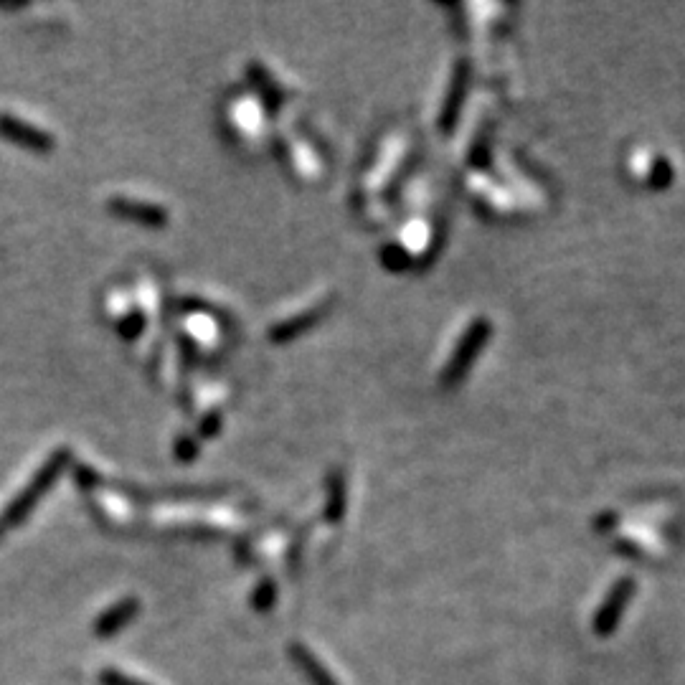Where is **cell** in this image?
Returning a JSON list of instances; mask_svg holds the SVG:
<instances>
[{
	"mask_svg": "<svg viewBox=\"0 0 685 685\" xmlns=\"http://www.w3.org/2000/svg\"><path fill=\"white\" fill-rule=\"evenodd\" d=\"M632 592H635L632 579H622L614 584L612 592L607 594V599H604L602 607H599L597 617H594V635L597 637L614 635L617 625H620L622 617H625V609H627V604H630Z\"/></svg>",
	"mask_w": 685,
	"mask_h": 685,
	"instance_id": "1",
	"label": "cell"
},
{
	"mask_svg": "<svg viewBox=\"0 0 685 685\" xmlns=\"http://www.w3.org/2000/svg\"><path fill=\"white\" fill-rule=\"evenodd\" d=\"M59 470H61V457H56V460L49 462V465H46V470L41 472L39 477H36V483H33L31 488H28L26 493H23L21 498L16 500V503H13V508L6 513L3 523H6V526H13V523L21 521V518L26 516L28 510L33 508V503H36V500H39L41 495L46 493V488H49L51 480H54V477L59 475Z\"/></svg>",
	"mask_w": 685,
	"mask_h": 685,
	"instance_id": "2",
	"label": "cell"
},
{
	"mask_svg": "<svg viewBox=\"0 0 685 685\" xmlns=\"http://www.w3.org/2000/svg\"><path fill=\"white\" fill-rule=\"evenodd\" d=\"M137 607H140V604H137V599H125V602L110 607L105 614H102V617H99L97 625H94V635L102 637V640L117 635V632H120L122 627L127 625V622L135 620Z\"/></svg>",
	"mask_w": 685,
	"mask_h": 685,
	"instance_id": "3",
	"label": "cell"
},
{
	"mask_svg": "<svg viewBox=\"0 0 685 685\" xmlns=\"http://www.w3.org/2000/svg\"><path fill=\"white\" fill-rule=\"evenodd\" d=\"M0 135H6L8 140H13V143L18 145H26V148H33V150H49L51 140L44 135V132L33 130V127L23 125L21 120H16V117H0Z\"/></svg>",
	"mask_w": 685,
	"mask_h": 685,
	"instance_id": "4",
	"label": "cell"
},
{
	"mask_svg": "<svg viewBox=\"0 0 685 685\" xmlns=\"http://www.w3.org/2000/svg\"><path fill=\"white\" fill-rule=\"evenodd\" d=\"M290 658L295 660L297 668L305 673V678L310 680L313 685H340L338 680H335L333 675L328 673V668H325V665L320 663V660L315 658V655L310 653L305 645H300V642L290 645Z\"/></svg>",
	"mask_w": 685,
	"mask_h": 685,
	"instance_id": "5",
	"label": "cell"
},
{
	"mask_svg": "<svg viewBox=\"0 0 685 685\" xmlns=\"http://www.w3.org/2000/svg\"><path fill=\"white\" fill-rule=\"evenodd\" d=\"M112 209L117 211L120 216H127V219H140L143 224L148 226H163L165 224V211L155 209V206H143L137 201H112Z\"/></svg>",
	"mask_w": 685,
	"mask_h": 685,
	"instance_id": "6",
	"label": "cell"
},
{
	"mask_svg": "<svg viewBox=\"0 0 685 685\" xmlns=\"http://www.w3.org/2000/svg\"><path fill=\"white\" fill-rule=\"evenodd\" d=\"M274 602H277V587H274V581H262L257 592H254V597H252L254 609H259V612H267V609L274 607Z\"/></svg>",
	"mask_w": 685,
	"mask_h": 685,
	"instance_id": "7",
	"label": "cell"
},
{
	"mask_svg": "<svg viewBox=\"0 0 685 685\" xmlns=\"http://www.w3.org/2000/svg\"><path fill=\"white\" fill-rule=\"evenodd\" d=\"M99 683L102 685H148V683H143V680H135V678H130V675H122L110 668H105L102 673H99Z\"/></svg>",
	"mask_w": 685,
	"mask_h": 685,
	"instance_id": "8",
	"label": "cell"
}]
</instances>
